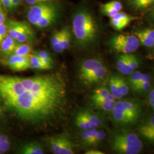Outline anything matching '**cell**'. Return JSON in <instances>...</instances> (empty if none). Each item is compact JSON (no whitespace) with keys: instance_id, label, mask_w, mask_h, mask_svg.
Returning <instances> with one entry per match:
<instances>
[{"instance_id":"484cf974","label":"cell","mask_w":154,"mask_h":154,"mask_svg":"<svg viewBox=\"0 0 154 154\" xmlns=\"http://www.w3.org/2000/svg\"><path fill=\"white\" fill-rule=\"evenodd\" d=\"M103 98H111L116 99L110 93V90L104 86L97 88L91 96V100L103 99Z\"/></svg>"},{"instance_id":"30bf717a","label":"cell","mask_w":154,"mask_h":154,"mask_svg":"<svg viewBox=\"0 0 154 154\" xmlns=\"http://www.w3.org/2000/svg\"><path fill=\"white\" fill-rule=\"evenodd\" d=\"M111 112L113 121L118 125H131L136 123L140 119L137 116L126 112L116 106Z\"/></svg>"},{"instance_id":"52a82bcc","label":"cell","mask_w":154,"mask_h":154,"mask_svg":"<svg viewBox=\"0 0 154 154\" xmlns=\"http://www.w3.org/2000/svg\"><path fill=\"white\" fill-rule=\"evenodd\" d=\"M51 151L55 154H73L74 146L70 139L65 135H58L48 139Z\"/></svg>"},{"instance_id":"ee69618b","label":"cell","mask_w":154,"mask_h":154,"mask_svg":"<svg viewBox=\"0 0 154 154\" xmlns=\"http://www.w3.org/2000/svg\"><path fill=\"white\" fill-rule=\"evenodd\" d=\"M22 1L23 0H11L13 11L16 9L20 5Z\"/></svg>"},{"instance_id":"bcb514c9","label":"cell","mask_w":154,"mask_h":154,"mask_svg":"<svg viewBox=\"0 0 154 154\" xmlns=\"http://www.w3.org/2000/svg\"><path fill=\"white\" fill-rule=\"evenodd\" d=\"M105 153L101 151L96 150V149H90L87 151L85 154H104Z\"/></svg>"},{"instance_id":"60d3db41","label":"cell","mask_w":154,"mask_h":154,"mask_svg":"<svg viewBox=\"0 0 154 154\" xmlns=\"http://www.w3.org/2000/svg\"><path fill=\"white\" fill-rule=\"evenodd\" d=\"M0 2L7 11H13L11 0H0Z\"/></svg>"},{"instance_id":"5b68a950","label":"cell","mask_w":154,"mask_h":154,"mask_svg":"<svg viewBox=\"0 0 154 154\" xmlns=\"http://www.w3.org/2000/svg\"><path fill=\"white\" fill-rule=\"evenodd\" d=\"M5 23L8 35L18 43L32 42L35 38L34 32L28 23L10 19H7Z\"/></svg>"},{"instance_id":"3957f363","label":"cell","mask_w":154,"mask_h":154,"mask_svg":"<svg viewBox=\"0 0 154 154\" xmlns=\"http://www.w3.org/2000/svg\"><path fill=\"white\" fill-rule=\"evenodd\" d=\"M59 15L58 6L50 2L32 5L28 9L27 18L36 28L44 29L55 23Z\"/></svg>"},{"instance_id":"603a6c76","label":"cell","mask_w":154,"mask_h":154,"mask_svg":"<svg viewBox=\"0 0 154 154\" xmlns=\"http://www.w3.org/2000/svg\"><path fill=\"white\" fill-rule=\"evenodd\" d=\"M33 53V45L32 42L18 43L13 53L20 56H30Z\"/></svg>"},{"instance_id":"7dc6e473","label":"cell","mask_w":154,"mask_h":154,"mask_svg":"<svg viewBox=\"0 0 154 154\" xmlns=\"http://www.w3.org/2000/svg\"><path fill=\"white\" fill-rule=\"evenodd\" d=\"M149 18L154 23V8H153V9L149 13Z\"/></svg>"},{"instance_id":"4fadbf2b","label":"cell","mask_w":154,"mask_h":154,"mask_svg":"<svg viewBox=\"0 0 154 154\" xmlns=\"http://www.w3.org/2000/svg\"><path fill=\"white\" fill-rule=\"evenodd\" d=\"M116 106L126 112L140 118L142 110L141 105L137 102L132 100H121L116 102Z\"/></svg>"},{"instance_id":"44dd1931","label":"cell","mask_w":154,"mask_h":154,"mask_svg":"<svg viewBox=\"0 0 154 154\" xmlns=\"http://www.w3.org/2000/svg\"><path fill=\"white\" fill-rule=\"evenodd\" d=\"M94 104L100 110H103L107 112H111L116 106V99L111 98H103V99L93 100Z\"/></svg>"},{"instance_id":"9c48e42d","label":"cell","mask_w":154,"mask_h":154,"mask_svg":"<svg viewBox=\"0 0 154 154\" xmlns=\"http://www.w3.org/2000/svg\"><path fill=\"white\" fill-rule=\"evenodd\" d=\"M102 62L98 58H89L82 62L78 70L79 79L83 82L93 72L103 66Z\"/></svg>"},{"instance_id":"8992f818","label":"cell","mask_w":154,"mask_h":154,"mask_svg":"<svg viewBox=\"0 0 154 154\" xmlns=\"http://www.w3.org/2000/svg\"><path fill=\"white\" fill-rule=\"evenodd\" d=\"M139 41L135 35L118 34L110 39L111 47L122 54H130L135 52L139 47Z\"/></svg>"},{"instance_id":"5bb4252c","label":"cell","mask_w":154,"mask_h":154,"mask_svg":"<svg viewBox=\"0 0 154 154\" xmlns=\"http://www.w3.org/2000/svg\"><path fill=\"white\" fill-rule=\"evenodd\" d=\"M139 42L144 46L152 48L154 46V29H144L134 32Z\"/></svg>"},{"instance_id":"d6a6232c","label":"cell","mask_w":154,"mask_h":154,"mask_svg":"<svg viewBox=\"0 0 154 154\" xmlns=\"http://www.w3.org/2000/svg\"><path fill=\"white\" fill-rule=\"evenodd\" d=\"M61 35H62L61 30L57 31L52 35L50 39V44L51 45V47L54 50V51L57 53L58 52V47H59V44L61 39Z\"/></svg>"},{"instance_id":"4316f807","label":"cell","mask_w":154,"mask_h":154,"mask_svg":"<svg viewBox=\"0 0 154 154\" xmlns=\"http://www.w3.org/2000/svg\"><path fill=\"white\" fill-rule=\"evenodd\" d=\"M75 125L79 129L82 130L83 131L91 128L88 123V120L86 116H85L83 111H79L77 114V116H75Z\"/></svg>"},{"instance_id":"2e32d148","label":"cell","mask_w":154,"mask_h":154,"mask_svg":"<svg viewBox=\"0 0 154 154\" xmlns=\"http://www.w3.org/2000/svg\"><path fill=\"white\" fill-rule=\"evenodd\" d=\"M17 44L14 39L8 35L0 44V57H6L13 54Z\"/></svg>"},{"instance_id":"f35d334b","label":"cell","mask_w":154,"mask_h":154,"mask_svg":"<svg viewBox=\"0 0 154 154\" xmlns=\"http://www.w3.org/2000/svg\"><path fill=\"white\" fill-rule=\"evenodd\" d=\"M108 5L110 6L111 7H112V8H114V9H116V11L120 12L121 11L123 8L122 4L121 2L118 1H112L106 3Z\"/></svg>"},{"instance_id":"8fae6325","label":"cell","mask_w":154,"mask_h":154,"mask_svg":"<svg viewBox=\"0 0 154 154\" xmlns=\"http://www.w3.org/2000/svg\"><path fill=\"white\" fill-rule=\"evenodd\" d=\"M138 17L127 14L124 12H118L115 16L110 18V25L116 30L121 31L128 26L130 22Z\"/></svg>"},{"instance_id":"277c9868","label":"cell","mask_w":154,"mask_h":154,"mask_svg":"<svg viewBox=\"0 0 154 154\" xmlns=\"http://www.w3.org/2000/svg\"><path fill=\"white\" fill-rule=\"evenodd\" d=\"M112 149L118 154H138L143 149V143L134 132L121 131L114 137Z\"/></svg>"},{"instance_id":"f1b7e54d","label":"cell","mask_w":154,"mask_h":154,"mask_svg":"<svg viewBox=\"0 0 154 154\" xmlns=\"http://www.w3.org/2000/svg\"><path fill=\"white\" fill-rule=\"evenodd\" d=\"M11 149V142L5 133L0 131V154H4Z\"/></svg>"},{"instance_id":"7c38bea8","label":"cell","mask_w":154,"mask_h":154,"mask_svg":"<svg viewBox=\"0 0 154 154\" xmlns=\"http://www.w3.org/2000/svg\"><path fill=\"white\" fill-rule=\"evenodd\" d=\"M138 131L143 139L154 144V115L139 127Z\"/></svg>"},{"instance_id":"1f68e13d","label":"cell","mask_w":154,"mask_h":154,"mask_svg":"<svg viewBox=\"0 0 154 154\" xmlns=\"http://www.w3.org/2000/svg\"><path fill=\"white\" fill-rule=\"evenodd\" d=\"M97 130V128H90L84 130L81 134L83 142L86 144L90 145Z\"/></svg>"},{"instance_id":"ba28073f","label":"cell","mask_w":154,"mask_h":154,"mask_svg":"<svg viewBox=\"0 0 154 154\" xmlns=\"http://www.w3.org/2000/svg\"><path fill=\"white\" fill-rule=\"evenodd\" d=\"M30 56L11 54L6 57H0V64L14 72L26 71L30 69Z\"/></svg>"},{"instance_id":"7bdbcfd3","label":"cell","mask_w":154,"mask_h":154,"mask_svg":"<svg viewBox=\"0 0 154 154\" xmlns=\"http://www.w3.org/2000/svg\"><path fill=\"white\" fill-rule=\"evenodd\" d=\"M149 104L154 110V88L150 91L149 93Z\"/></svg>"},{"instance_id":"d4e9b609","label":"cell","mask_w":154,"mask_h":154,"mask_svg":"<svg viewBox=\"0 0 154 154\" xmlns=\"http://www.w3.org/2000/svg\"><path fill=\"white\" fill-rule=\"evenodd\" d=\"M109 88L111 94L116 99H121L123 96L120 93L118 85V76L112 75L109 80Z\"/></svg>"},{"instance_id":"74e56055","label":"cell","mask_w":154,"mask_h":154,"mask_svg":"<svg viewBox=\"0 0 154 154\" xmlns=\"http://www.w3.org/2000/svg\"><path fill=\"white\" fill-rule=\"evenodd\" d=\"M8 35V29L6 23H0V44Z\"/></svg>"},{"instance_id":"f546056e","label":"cell","mask_w":154,"mask_h":154,"mask_svg":"<svg viewBox=\"0 0 154 154\" xmlns=\"http://www.w3.org/2000/svg\"><path fill=\"white\" fill-rule=\"evenodd\" d=\"M142 75L143 73L139 71H134L128 75L129 77L128 78V82L133 90H134V88L137 86L142 77Z\"/></svg>"},{"instance_id":"d590c367","label":"cell","mask_w":154,"mask_h":154,"mask_svg":"<svg viewBox=\"0 0 154 154\" xmlns=\"http://www.w3.org/2000/svg\"><path fill=\"white\" fill-rule=\"evenodd\" d=\"M118 85L120 93L123 97L126 96L128 93L129 87L126 81L121 77L118 76Z\"/></svg>"},{"instance_id":"e575fe53","label":"cell","mask_w":154,"mask_h":154,"mask_svg":"<svg viewBox=\"0 0 154 154\" xmlns=\"http://www.w3.org/2000/svg\"><path fill=\"white\" fill-rule=\"evenodd\" d=\"M101 11L103 15L112 18L115 16L116 14L118 13V11H116L114 8L108 5L107 4H105L101 6Z\"/></svg>"},{"instance_id":"8d00e7d4","label":"cell","mask_w":154,"mask_h":154,"mask_svg":"<svg viewBox=\"0 0 154 154\" xmlns=\"http://www.w3.org/2000/svg\"><path fill=\"white\" fill-rule=\"evenodd\" d=\"M106 132L103 130H97V132L95 133L93 140H91L90 145H95L97 144L99 142H100L102 140L105 139L106 137Z\"/></svg>"},{"instance_id":"6da1fadb","label":"cell","mask_w":154,"mask_h":154,"mask_svg":"<svg viewBox=\"0 0 154 154\" xmlns=\"http://www.w3.org/2000/svg\"><path fill=\"white\" fill-rule=\"evenodd\" d=\"M0 99L4 109L21 121L48 127L66 112L67 83L60 72L28 77L0 74Z\"/></svg>"},{"instance_id":"e0dca14e","label":"cell","mask_w":154,"mask_h":154,"mask_svg":"<svg viewBox=\"0 0 154 154\" xmlns=\"http://www.w3.org/2000/svg\"><path fill=\"white\" fill-rule=\"evenodd\" d=\"M21 154H44V150L40 143L37 142H29L23 144L19 150Z\"/></svg>"},{"instance_id":"ac0fdd59","label":"cell","mask_w":154,"mask_h":154,"mask_svg":"<svg viewBox=\"0 0 154 154\" xmlns=\"http://www.w3.org/2000/svg\"><path fill=\"white\" fill-rule=\"evenodd\" d=\"M127 5L134 11H142L154 4V0H126Z\"/></svg>"},{"instance_id":"7402d4cb","label":"cell","mask_w":154,"mask_h":154,"mask_svg":"<svg viewBox=\"0 0 154 154\" xmlns=\"http://www.w3.org/2000/svg\"><path fill=\"white\" fill-rule=\"evenodd\" d=\"M116 66L118 72L124 75H129L131 73L128 65L127 54H122L118 57L116 62Z\"/></svg>"},{"instance_id":"f6af8a7d","label":"cell","mask_w":154,"mask_h":154,"mask_svg":"<svg viewBox=\"0 0 154 154\" xmlns=\"http://www.w3.org/2000/svg\"><path fill=\"white\" fill-rule=\"evenodd\" d=\"M4 106L2 105V103L0 99V121H1L5 116L4 114Z\"/></svg>"},{"instance_id":"ffe728a7","label":"cell","mask_w":154,"mask_h":154,"mask_svg":"<svg viewBox=\"0 0 154 154\" xmlns=\"http://www.w3.org/2000/svg\"><path fill=\"white\" fill-rule=\"evenodd\" d=\"M61 30L62 35L59 44L58 53H61L65 50L67 49L70 46L71 41V33L69 28L66 26L61 29Z\"/></svg>"},{"instance_id":"c3c4849f","label":"cell","mask_w":154,"mask_h":154,"mask_svg":"<svg viewBox=\"0 0 154 154\" xmlns=\"http://www.w3.org/2000/svg\"><path fill=\"white\" fill-rule=\"evenodd\" d=\"M153 47H154V50H153V53H154V46H153Z\"/></svg>"},{"instance_id":"9a60e30c","label":"cell","mask_w":154,"mask_h":154,"mask_svg":"<svg viewBox=\"0 0 154 154\" xmlns=\"http://www.w3.org/2000/svg\"><path fill=\"white\" fill-rule=\"evenodd\" d=\"M107 75V69L103 66L95 70L88 77H86L82 82L85 85H91L103 81Z\"/></svg>"},{"instance_id":"ab89813d","label":"cell","mask_w":154,"mask_h":154,"mask_svg":"<svg viewBox=\"0 0 154 154\" xmlns=\"http://www.w3.org/2000/svg\"><path fill=\"white\" fill-rule=\"evenodd\" d=\"M7 19L6 11L0 2V23H5Z\"/></svg>"},{"instance_id":"b9f144b4","label":"cell","mask_w":154,"mask_h":154,"mask_svg":"<svg viewBox=\"0 0 154 154\" xmlns=\"http://www.w3.org/2000/svg\"><path fill=\"white\" fill-rule=\"evenodd\" d=\"M52 0H25V1L30 5H34L36 4H38L41 3H44V2H50Z\"/></svg>"},{"instance_id":"7a4b0ae2","label":"cell","mask_w":154,"mask_h":154,"mask_svg":"<svg viewBox=\"0 0 154 154\" xmlns=\"http://www.w3.org/2000/svg\"><path fill=\"white\" fill-rule=\"evenodd\" d=\"M72 32L77 44L85 48L95 42L98 27L92 14L86 9H80L72 17Z\"/></svg>"},{"instance_id":"d6986e66","label":"cell","mask_w":154,"mask_h":154,"mask_svg":"<svg viewBox=\"0 0 154 154\" xmlns=\"http://www.w3.org/2000/svg\"><path fill=\"white\" fill-rule=\"evenodd\" d=\"M53 66L45 64L40 60L35 51L30 56V69L38 70H49L53 68Z\"/></svg>"},{"instance_id":"cb8c5ba5","label":"cell","mask_w":154,"mask_h":154,"mask_svg":"<svg viewBox=\"0 0 154 154\" xmlns=\"http://www.w3.org/2000/svg\"><path fill=\"white\" fill-rule=\"evenodd\" d=\"M91 128H97L102 125V121L99 116L88 110H83Z\"/></svg>"},{"instance_id":"83f0119b","label":"cell","mask_w":154,"mask_h":154,"mask_svg":"<svg viewBox=\"0 0 154 154\" xmlns=\"http://www.w3.org/2000/svg\"><path fill=\"white\" fill-rule=\"evenodd\" d=\"M151 78L149 74L143 73L142 77L141 78L140 82L137 86L134 88V90L138 92H144L147 91L151 88Z\"/></svg>"},{"instance_id":"4dcf8cb0","label":"cell","mask_w":154,"mask_h":154,"mask_svg":"<svg viewBox=\"0 0 154 154\" xmlns=\"http://www.w3.org/2000/svg\"><path fill=\"white\" fill-rule=\"evenodd\" d=\"M36 54L38 56L40 60L45 64L53 66V60L49 53L45 50L35 51Z\"/></svg>"},{"instance_id":"836d02e7","label":"cell","mask_w":154,"mask_h":154,"mask_svg":"<svg viewBox=\"0 0 154 154\" xmlns=\"http://www.w3.org/2000/svg\"><path fill=\"white\" fill-rule=\"evenodd\" d=\"M128 65L131 72L135 71L139 66V60L138 57L132 53L127 54Z\"/></svg>"}]
</instances>
